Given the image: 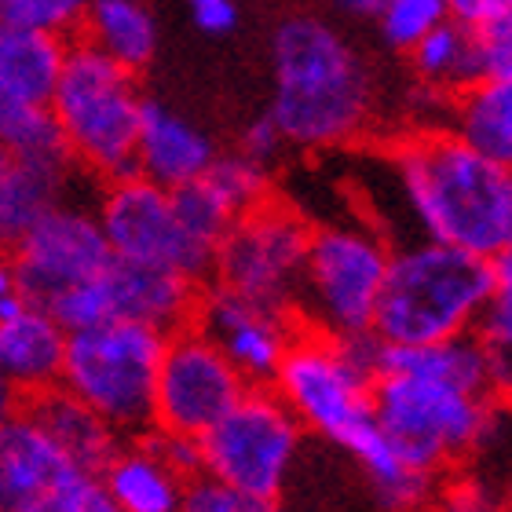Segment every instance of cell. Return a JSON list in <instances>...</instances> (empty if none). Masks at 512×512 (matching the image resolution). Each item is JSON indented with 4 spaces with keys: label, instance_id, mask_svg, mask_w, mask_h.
Instances as JSON below:
<instances>
[{
    "label": "cell",
    "instance_id": "277c9868",
    "mask_svg": "<svg viewBox=\"0 0 512 512\" xmlns=\"http://www.w3.org/2000/svg\"><path fill=\"white\" fill-rule=\"evenodd\" d=\"M494 267L469 249L410 238L392 246L374 330L388 344H436L476 333Z\"/></svg>",
    "mask_w": 512,
    "mask_h": 512
},
{
    "label": "cell",
    "instance_id": "60d3db41",
    "mask_svg": "<svg viewBox=\"0 0 512 512\" xmlns=\"http://www.w3.org/2000/svg\"><path fill=\"white\" fill-rule=\"evenodd\" d=\"M337 4H341V11L355 15V19H381L388 0H337Z\"/></svg>",
    "mask_w": 512,
    "mask_h": 512
},
{
    "label": "cell",
    "instance_id": "5b68a950",
    "mask_svg": "<svg viewBox=\"0 0 512 512\" xmlns=\"http://www.w3.org/2000/svg\"><path fill=\"white\" fill-rule=\"evenodd\" d=\"M143 103L136 74L99 52L96 44L70 41L63 77L55 88L52 110L63 125L77 165L99 183L139 176V121Z\"/></svg>",
    "mask_w": 512,
    "mask_h": 512
},
{
    "label": "cell",
    "instance_id": "f1b7e54d",
    "mask_svg": "<svg viewBox=\"0 0 512 512\" xmlns=\"http://www.w3.org/2000/svg\"><path fill=\"white\" fill-rule=\"evenodd\" d=\"M205 180L213 183V191L235 209V216L249 213V209H256V205H264L271 198V169L246 158L242 150L220 154L213 161V169L205 172Z\"/></svg>",
    "mask_w": 512,
    "mask_h": 512
},
{
    "label": "cell",
    "instance_id": "d6986e66",
    "mask_svg": "<svg viewBox=\"0 0 512 512\" xmlns=\"http://www.w3.org/2000/svg\"><path fill=\"white\" fill-rule=\"evenodd\" d=\"M66 55L63 33L0 26V107H52Z\"/></svg>",
    "mask_w": 512,
    "mask_h": 512
},
{
    "label": "cell",
    "instance_id": "9c48e42d",
    "mask_svg": "<svg viewBox=\"0 0 512 512\" xmlns=\"http://www.w3.org/2000/svg\"><path fill=\"white\" fill-rule=\"evenodd\" d=\"M315 227L286 202L267 198L242 213L216 249L213 282L235 289L264 308L297 315Z\"/></svg>",
    "mask_w": 512,
    "mask_h": 512
},
{
    "label": "cell",
    "instance_id": "1f68e13d",
    "mask_svg": "<svg viewBox=\"0 0 512 512\" xmlns=\"http://www.w3.org/2000/svg\"><path fill=\"white\" fill-rule=\"evenodd\" d=\"M15 512H121L118 502L110 498L103 476L92 469H77L74 476H66L63 483H55L52 491H44L41 498L19 505Z\"/></svg>",
    "mask_w": 512,
    "mask_h": 512
},
{
    "label": "cell",
    "instance_id": "8992f818",
    "mask_svg": "<svg viewBox=\"0 0 512 512\" xmlns=\"http://www.w3.org/2000/svg\"><path fill=\"white\" fill-rule=\"evenodd\" d=\"M169 337L143 322L110 319L70 333L63 388L85 399L121 439L158 425V377Z\"/></svg>",
    "mask_w": 512,
    "mask_h": 512
},
{
    "label": "cell",
    "instance_id": "d6a6232c",
    "mask_svg": "<svg viewBox=\"0 0 512 512\" xmlns=\"http://www.w3.org/2000/svg\"><path fill=\"white\" fill-rule=\"evenodd\" d=\"M92 0H0L4 26H26V30H48L70 37L85 26Z\"/></svg>",
    "mask_w": 512,
    "mask_h": 512
},
{
    "label": "cell",
    "instance_id": "6da1fadb",
    "mask_svg": "<svg viewBox=\"0 0 512 512\" xmlns=\"http://www.w3.org/2000/svg\"><path fill=\"white\" fill-rule=\"evenodd\" d=\"M308 432L348 450L388 512H421L436 502L439 476L410 469L377 425L374 381L344 363L333 337L304 330L275 381Z\"/></svg>",
    "mask_w": 512,
    "mask_h": 512
},
{
    "label": "cell",
    "instance_id": "f546056e",
    "mask_svg": "<svg viewBox=\"0 0 512 512\" xmlns=\"http://www.w3.org/2000/svg\"><path fill=\"white\" fill-rule=\"evenodd\" d=\"M172 202H176V213H180L183 227H187L198 242H205V246H213V249H220L224 235L238 220L235 209L213 191V183L205 180V176L187 183V187H176V191H172Z\"/></svg>",
    "mask_w": 512,
    "mask_h": 512
},
{
    "label": "cell",
    "instance_id": "52a82bcc",
    "mask_svg": "<svg viewBox=\"0 0 512 512\" xmlns=\"http://www.w3.org/2000/svg\"><path fill=\"white\" fill-rule=\"evenodd\" d=\"M491 395L410 374H384L374 384V414L399 458L428 476H447L472 458L494 414Z\"/></svg>",
    "mask_w": 512,
    "mask_h": 512
},
{
    "label": "cell",
    "instance_id": "603a6c76",
    "mask_svg": "<svg viewBox=\"0 0 512 512\" xmlns=\"http://www.w3.org/2000/svg\"><path fill=\"white\" fill-rule=\"evenodd\" d=\"M450 132L512 172V77H483L480 85L454 96Z\"/></svg>",
    "mask_w": 512,
    "mask_h": 512
},
{
    "label": "cell",
    "instance_id": "7c38bea8",
    "mask_svg": "<svg viewBox=\"0 0 512 512\" xmlns=\"http://www.w3.org/2000/svg\"><path fill=\"white\" fill-rule=\"evenodd\" d=\"M99 220L110 238L114 256L136 264L169 267L209 286L216 275V249L198 242L183 227L172 191L147 176H128L118 183H103L99 191Z\"/></svg>",
    "mask_w": 512,
    "mask_h": 512
},
{
    "label": "cell",
    "instance_id": "44dd1931",
    "mask_svg": "<svg viewBox=\"0 0 512 512\" xmlns=\"http://www.w3.org/2000/svg\"><path fill=\"white\" fill-rule=\"evenodd\" d=\"M22 403L30 406L33 414H37V421L48 428V436H52L81 469L103 472V465H107V461L118 454L121 443H125L85 399H77L63 384H59V388H48V392L26 395Z\"/></svg>",
    "mask_w": 512,
    "mask_h": 512
},
{
    "label": "cell",
    "instance_id": "4316f807",
    "mask_svg": "<svg viewBox=\"0 0 512 512\" xmlns=\"http://www.w3.org/2000/svg\"><path fill=\"white\" fill-rule=\"evenodd\" d=\"M494 289L476 322L483 352H487V381L498 403H512V246L491 256Z\"/></svg>",
    "mask_w": 512,
    "mask_h": 512
},
{
    "label": "cell",
    "instance_id": "ba28073f",
    "mask_svg": "<svg viewBox=\"0 0 512 512\" xmlns=\"http://www.w3.org/2000/svg\"><path fill=\"white\" fill-rule=\"evenodd\" d=\"M392 264V242L363 224H322L311 235L308 275L297 304L304 330L352 337L374 330L381 289Z\"/></svg>",
    "mask_w": 512,
    "mask_h": 512
},
{
    "label": "cell",
    "instance_id": "e0dca14e",
    "mask_svg": "<svg viewBox=\"0 0 512 512\" xmlns=\"http://www.w3.org/2000/svg\"><path fill=\"white\" fill-rule=\"evenodd\" d=\"M81 469L22 399H11L0 421V512L41 498Z\"/></svg>",
    "mask_w": 512,
    "mask_h": 512
},
{
    "label": "cell",
    "instance_id": "8fae6325",
    "mask_svg": "<svg viewBox=\"0 0 512 512\" xmlns=\"http://www.w3.org/2000/svg\"><path fill=\"white\" fill-rule=\"evenodd\" d=\"M8 249L4 271L22 297L52 308L70 289L99 278L114 260L110 238L99 220V198L66 202L44 213L37 224L19 235Z\"/></svg>",
    "mask_w": 512,
    "mask_h": 512
},
{
    "label": "cell",
    "instance_id": "ac0fdd59",
    "mask_svg": "<svg viewBox=\"0 0 512 512\" xmlns=\"http://www.w3.org/2000/svg\"><path fill=\"white\" fill-rule=\"evenodd\" d=\"M139 176L161 183V187H187V183L202 180L220 158L213 139L202 128L169 110L165 103L147 99L143 103V121H139Z\"/></svg>",
    "mask_w": 512,
    "mask_h": 512
},
{
    "label": "cell",
    "instance_id": "7402d4cb",
    "mask_svg": "<svg viewBox=\"0 0 512 512\" xmlns=\"http://www.w3.org/2000/svg\"><path fill=\"white\" fill-rule=\"evenodd\" d=\"M99 476L121 512H183L187 480L172 472L143 439L121 443Z\"/></svg>",
    "mask_w": 512,
    "mask_h": 512
},
{
    "label": "cell",
    "instance_id": "ab89813d",
    "mask_svg": "<svg viewBox=\"0 0 512 512\" xmlns=\"http://www.w3.org/2000/svg\"><path fill=\"white\" fill-rule=\"evenodd\" d=\"M450 4V19L465 22L472 30H480L487 22L502 19L512 11V0H447Z\"/></svg>",
    "mask_w": 512,
    "mask_h": 512
},
{
    "label": "cell",
    "instance_id": "83f0119b",
    "mask_svg": "<svg viewBox=\"0 0 512 512\" xmlns=\"http://www.w3.org/2000/svg\"><path fill=\"white\" fill-rule=\"evenodd\" d=\"M0 147H4V158L77 165L70 139L52 107H0Z\"/></svg>",
    "mask_w": 512,
    "mask_h": 512
},
{
    "label": "cell",
    "instance_id": "7a4b0ae2",
    "mask_svg": "<svg viewBox=\"0 0 512 512\" xmlns=\"http://www.w3.org/2000/svg\"><path fill=\"white\" fill-rule=\"evenodd\" d=\"M388 158L417 238L487 260L512 246V172L483 158L450 128L399 139Z\"/></svg>",
    "mask_w": 512,
    "mask_h": 512
},
{
    "label": "cell",
    "instance_id": "cb8c5ba5",
    "mask_svg": "<svg viewBox=\"0 0 512 512\" xmlns=\"http://www.w3.org/2000/svg\"><path fill=\"white\" fill-rule=\"evenodd\" d=\"M384 374H410L425 377V381L454 384V388H465V392L491 395L487 352H483L476 333H461V337L436 344H388Z\"/></svg>",
    "mask_w": 512,
    "mask_h": 512
},
{
    "label": "cell",
    "instance_id": "d4e9b609",
    "mask_svg": "<svg viewBox=\"0 0 512 512\" xmlns=\"http://www.w3.org/2000/svg\"><path fill=\"white\" fill-rule=\"evenodd\" d=\"M410 66H414V77L421 85L436 88L443 96L469 92L472 85H480L487 77L480 30H472L458 19H447L410 52Z\"/></svg>",
    "mask_w": 512,
    "mask_h": 512
},
{
    "label": "cell",
    "instance_id": "ffe728a7",
    "mask_svg": "<svg viewBox=\"0 0 512 512\" xmlns=\"http://www.w3.org/2000/svg\"><path fill=\"white\" fill-rule=\"evenodd\" d=\"M96 176L81 165H41V161L0 158V238L11 246L26 235L44 213L77 202V183H92Z\"/></svg>",
    "mask_w": 512,
    "mask_h": 512
},
{
    "label": "cell",
    "instance_id": "e575fe53",
    "mask_svg": "<svg viewBox=\"0 0 512 512\" xmlns=\"http://www.w3.org/2000/svg\"><path fill=\"white\" fill-rule=\"evenodd\" d=\"M143 443H147L172 472H180L183 480H194V476H202L205 472V454H202V439L198 436H187V432H172V428L154 425L147 436H143Z\"/></svg>",
    "mask_w": 512,
    "mask_h": 512
},
{
    "label": "cell",
    "instance_id": "4dcf8cb0",
    "mask_svg": "<svg viewBox=\"0 0 512 512\" xmlns=\"http://www.w3.org/2000/svg\"><path fill=\"white\" fill-rule=\"evenodd\" d=\"M447 19H450L447 0H388L377 22H381L388 48L410 55L428 33L439 30Z\"/></svg>",
    "mask_w": 512,
    "mask_h": 512
},
{
    "label": "cell",
    "instance_id": "484cf974",
    "mask_svg": "<svg viewBox=\"0 0 512 512\" xmlns=\"http://www.w3.org/2000/svg\"><path fill=\"white\" fill-rule=\"evenodd\" d=\"M81 33L88 44L118 59L132 74L143 70L158 52V26L139 0H92Z\"/></svg>",
    "mask_w": 512,
    "mask_h": 512
},
{
    "label": "cell",
    "instance_id": "4fadbf2b",
    "mask_svg": "<svg viewBox=\"0 0 512 512\" xmlns=\"http://www.w3.org/2000/svg\"><path fill=\"white\" fill-rule=\"evenodd\" d=\"M253 384L198 326L172 333L158 377V425L202 439Z\"/></svg>",
    "mask_w": 512,
    "mask_h": 512
},
{
    "label": "cell",
    "instance_id": "30bf717a",
    "mask_svg": "<svg viewBox=\"0 0 512 512\" xmlns=\"http://www.w3.org/2000/svg\"><path fill=\"white\" fill-rule=\"evenodd\" d=\"M300 443L304 421L278 388H249L242 403L202 436L205 472L238 491L278 502Z\"/></svg>",
    "mask_w": 512,
    "mask_h": 512
},
{
    "label": "cell",
    "instance_id": "f35d334b",
    "mask_svg": "<svg viewBox=\"0 0 512 512\" xmlns=\"http://www.w3.org/2000/svg\"><path fill=\"white\" fill-rule=\"evenodd\" d=\"M198 30L205 33H231L238 22V8L235 0H187Z\"/></svg>",
    "mask_w": 512,
    "mask_h": 512
},
{
    "label": "cell",
    "instance_id": "3957f363",
    "mask_svg": "<svg viewBox=\"0 0 512 512\" xmlns=\"http://www.w3.org/2000/svg\"><path fill=\"white\" fill-rule=\"evenodd\" d=\"M271 118L289 147L330 150L363 136L374 114V81L341 33L311 15H293L271 37Z\"/></svg>",
    "mask_w": 512,
    "mask_h": 512
},
{
    "label": "cell",
    "instance_id": "74e56055",
    "mask_svg": "<svg viewBox=\"0 0 512 512\" xmlns=\"http://www.w3.org/2000/svg\"><path fill=\"white\" fill-rule=\"evenodd\" d=\"M421 512H498V505H494V498L483 491V487H476V483H461V487L447 491L443 498H436V502Z\"/></svg>",
    "mask_w": 512,
    "mask_h": 512
},
{
    "label": "cell",
    "instance_id": "8d00e7d4",
    "mask_svg": "<svg viewBox=\"0 0 512 512\" xmlns=\"http://www.w3.org/2000/svg\"><path fill=\"white\" fill-rule=\"evenodd\" d=\"M480 48L487 77H512V11L480 26Z\"/></svg>",
    "mask_w": 512,
    "mask_h": 512
},
{
    "label": "cell",
    "instance_id": "d590c367",
    "mask_svg": "<svg viewBox=\"0 0 512 512\" xmlns=\"http://www.w3.org/2000/svg\"><path fill=\"white\" fill-rule=\"evenodd\" d=\"M286 147H289L286 132L278 128V121L271 118V114L249 121V125L242 128V139H238V150H242L246 158L260 161L264 169H271V165L282 158V150H286Z\"/></svg>",
    "mask_w": 512,
    "mask_h": 512
},
{
    "label": "cell",
    "instance_id": "9a60e30c",
    "mask_svg": "<svg viewBox=\"0 0 512 512\" xmlns=\"http://www.w3.org/2000/svg\"><path fill=\"white\" fill-rule=\"evenodd\" d=\"M70 333L52 311L26 300L8 271H0V374L11 399L63 384Z\"/></svg>",
    "mask_w": 512,
    "mask_h": 512
},
{
    "label": "cell",
    "instance_id": "836d02e7",
    "mask_svg": "<svg viewBox=\"0 0 512 512\" xmlns=\"http://www.w3.org/2000/svg\"><path fill=\"white\" fill-rule=\"evenodd\" d=\"M183 512H282V509L271 498H256V494L238 491L231 483L202 472V476L187 480Z\"/></svg>",
    "mask_w": 512,
    "mask_h": 512
},
{
    "label": "cell",
    "instance_id": "5bb4252c",
    "mask_svg": "<svg viewBox=\"0 0 512 512\" xmlns=\"http://www.w3.org/2000/svg\"><path fill=\"white\" fill-rule=\"evenodd\" d=\"M194 326L213 344H220V352L253 388H275L293 344L304 333V322L293 311L264 308L220 282L202 286Z\"/></svg>",
    "mask_w": 512,
    "mask_h": 512
},
{
    "label": "cell",
    "instance_id": "2e32d148",
    "mask_svg": "<svg viewBox=\"0 0 512 512\" xmlns=\"http://www.w3.org/2000/svg\"><path fill=\"white\" fill-rule=\"evenodd\" d=\"M99 286L107 297L110 319L143 322L165 337L194 326V311L202 297V286L194 278L169 271V267L136 264L125 256L110 260V267L99 275Z\"/></svg>",
    "mask_w": 512,
    "mask_h": 512
}]
</instances>
